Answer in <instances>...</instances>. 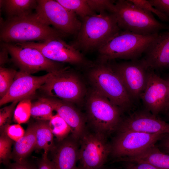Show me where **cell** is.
Masks as SVG:
<instances>
[{"instance_id":"6da1fadb","label":"cell","mask_w":169,"mask_h":169,"mask_svg":"<svg viewBox=\"0 0 169 169\" xmlns=\"http://www.w3.org/2000/svg\"><path fill=\"white\" fill-rule=\"evenodd\" d=\"M1 40L3 43H17L33 40H46L63 38L68 35L51 27L35 13L19 18L7 19L2 22Z\"/></svg>"},{"instance_id":"7a4b0ae2","label":"cell","mask_w":169,"mask_h":169,"mask_svg":"<svg viewBox=\"0 0 169 169\" xmlns=\"http://www.w3.org/2000/svg\"><path fill=\"white\" fill-rule=\"evenodd\" d=\"M120 31L114 13H96L82 19L76 37L70 44L79 51L98 50Z\"/></svg>"},{"instance_id":"3957f363","label":"cell","mask_w":169,"mask_h":169,"mask_svg":"<svg viewBox=\"0 0 169 169\" xmlns=\"http://www.w3.org/2000/svg\"><path fill=\"white\" fill-rule=\"evenodd\" d=\"M158 33L141 35L120 31L98 49L103 63L116 58L137 60Z\"/></svg>"},{"instance_id":"277c9868","label":"cell","mask_w":169,"mask_h":169,"mask_svg":"<svg viewBox=\"0 0 169 169\" xmlns=\"http://www.w3.org/2000/svg\"><path fill=\"white\" fill-rule=\"evenodd\" d=\"M114 13L121 29L147 35L169 29V27L157 20L152 13L137 6L130 0L115 1Z\"/></svg>"},{"instance_id":"5b68a950","label":"cell","mask_w":169,"mask_h":169,"mask_svg":"<svg viewBox=\"0 0 169 169\" xmlns=\"http://www.w3.org/2000/svg\"><path fill=\"white\" fill-rule=\"evenodd\" d=\"M86 110L95 132L107 137L116 131L121 120L122 110L95 89L87 99Z\"/></svg>"},{"instance_id":"8992f818","label":"cell","mask_w":169,"mask_h":169,"mask_svg":"<svg viewBox=\"0 0 169 169\" xmlns=\"http://www.w3.org/2000/svg\"><path fill=\"white\" fill-rule=\"evenodd\" d=\"M89 77L94 89L113 104L122 110L132 108L133 101L112 65L104 63L96 66L90 71Z\"/></svg>"},{"instance_id":"52a82bcc","label":"cell","mask_w":169,"mask_h":169,"mask_svg":"<svg viewBox=\"0 0 169 169\" xmlns=\"http://www.w3.org/2000/svg\"><path fill=\"white\" fill-rule=\"evenodd\" d=\"M40 89L51 96L73 103L80 101L84 93L78 77L67 68H61L51 72Z\"/></svg>"},{"instance_id":"ba28073f","label":"cell","mask_w":169,"mask_h":169,"mask_svg":"<svg viewBox=\"0 0 169 169\" xmlns=\"http://www.w3.org/2000/svg\"><path fill=\"white\" fill-rule=\"evenodd\" d=\"M36 14L48 25L68 35L76 34L81 22L56 0H38Z\"/></svg>"},{"instance_id":"9c48e42d","label":"cell","mask_w":169,"mask_h":169,"mask_svg":"<svg viewBox=\"0 0 169 169\" xmlns=\"http://www.w3.org/2000/svg\"><path fill=\"white\" fill-rule=\"evenodd\" d=\"M110 144L111 155L116 160L138 155L155 145L166 134L133 131H117Z\"/></svg>"},{"instance_id":"30bf717a","label":"cell","mask_w":169,"mask_h":169,"mask_svg":"<svg viewBox=\"0 0 169 169\" xmlns=\"http://www.w3.org/2000/svg\"><path fill=\"white\" fill-rule=\"evenodd\" d=\"M1 46L7 50L20 71L31 74L42 70L52 72L62 68L57 62L47 59L35 48L3 42Z\"/></svg>"},{"instance_id":"8fae6325","label":"cell","mask_w":169,"mask_h":169,"mask_svg":"<svg viewBox=\"0 0 169 169\" xmlns=\"http://www.w3.org/2000/svg\"><path fill=\"white\" fill-rule=\"evenodd\" d=\"M80 139L78 160L85 169H101L111 152L106 137L100 133L84 132Z\"/></svg>"},{"instance_id":"7c38bea8","label":"cell","mask_w":169,"mask_h":169,"mask_svg":"<svg viewBox=\"0 0 169 169\" xmlns=\"http://www.w3.org/2000/svg\"><path fill=\"white\" fill-rule=\"evenodd\" d=\"M16 44L36 49L45 57L55 62L77 64H86L87 63L79 51L66 43L62 38L49 39L42 42H28Z\"/></svg>"},{"instance_id":"4fadbf2b","label":"cell","mask_w":169,"mask_h":169,"mask_svg":"<svg viewBox=\"0 0 169 169\" xmlns=\"http://www.w3.org/2000/svg\"><path fill=\"white\" fill-rule=\"evenodd\" d=\"M112 65L133 102L141 99L146 85L148 70L141 60Z\"/></svg>"},{"instance_id":"5bb4252c","label":"cell","mask_w":169,"mask_h":169,"mask_svg":"<svg viewBox=\"0 0 169 169\" xmlns=\"http://www.w3.org/2000/svg\"><path fill=\"white\" fill-rule=\"evenodd\" d=\"M117 131L169 134V123L147 110L135 112L121 120Z\"/></svg>"},{"instance_id":"9a60e30c","label":"cell","mask_w":169,"mask_h":169,"mask_svg":"<svg viewBox=\"0 0 169 169\" xmlns=\"http://www.w3.org/2000/svg\"><path fill=\"white\" fill-rule=\"evenodd\" d=\"M168 93L166 79L148 70L146 85L141 98L146 110L156 116L165 111Z\"/></svg>"},{"instance_id":"2e32d148","label":"cell","mask_w":169,"mask_h":169,"mask_svg":"<svg viewBox=\"0 0 169 169\" xmlns=\"http://www.w3.org/2000/svg\"><path fill=\"white\" fill-rule=\"evenodd\" d=\"M51 72L35 76L21 71L17 72L13 82L6 95L0 99V105L25 98H31L36 90L47 80Z\"/></svg>"},{"instance_id":"e0dca14e","label":"cell","mask_w":169,"mask_h":169,"mask_svg":"<svg viewBox=\"0 0 169 169\" xmlns=\"http://www.w3.org/2000/svg\"><path fill=\"white\" fill-rule=\"evenodd\" d=\"M144 54L141 60L147 69L169 67V29L159 33Z\"/></svg>"},{"instance_id":"ac0fdd59","label":"cell","mask_w":169,"mask_h":169,"mask_svg":"<svg viewBox=\"0 0 169 169\" xmlns=\"http://www.w3.org/2000/svg\"><path fill=\"white\" fill-rule=\"evenodd\" d=\"M55 110L70 128L71 137L80 139L85 132L84 118L79 111L66 101L54 98H46Z\"/></svg>"},{"instance_id":"d6986e66","label":"cell","mask_w":169,"mask_h":169,"mask_svg":"<svg viewBox=\"0 0 169 169\" xmlns=\"http://www.w3.org/2000/svg\"><path fill=\"white\" fill-rule=\"evenodd\" d=\"M77 140L67 137L55 146L51 161L54 169H75L78 160L79 150Z\"/></svg>"},{"instance_id":"ffe728a7","label":"cell","mask_w":169,"mask_h":169,"mask_svg":"<svg viewBox=\"0 0 169 169\" xmlns=\"http://www.w3.org/2000/svg\"><path fill=\"white\" fill-rule=\"evenodd\" d=\"M115 161L144 162L159 169H169V154L161 151L155 145L138 155L118 159Z\"/></svg>"},{"instance_id":"44dd1931","label":"cell","mask_w":169,"mask_h":169,"mask_svg":"<svg viewBox=\"0 0 169 169\" xmlns=\"http://www.w3.org/2000/svg\"><path fill=\"white\" fill-rule=\"evenodd\" d=\"M35 123L28 127L23 136L15 142L12 152V159L15 162L23 163L31 152L35 149L36 143Z\"/></svg>"},{"instance_id":"7402d4cb","label":"cell","mask_w":169,"mask_h":169,"mask_svg":"<svg viewBox=\"0 0 169 169\" xmlns=\"http://www.w3.org/2000/svg\"><path fill=\"white\" fill-rule=\"evenodd\" d=\"M36 0H0L7 19L27 16L33 14L32 11L37 6Z\"/></svg>"},{"instance_id":"603a6c76","label":"cell","mask_w":169,"mask_h":169,"mask_svg":"<svg viewBox=\"0 0 169 169\" xmlns=\"http://www.w3.org/2000/svg\"><path fill=\"white\" fill-rule=\"evenodd\" d=\"M36 143L35 149L43 150V155L48 156L54 148V135L49 124V121L39 120L35 122Z\"/></svg>"},{"instance_id":"cb8c5ba5","label":"cell","mask_w":169,"mask_h":169,"mask_svg":"<svg viewBox=\"0 0 169 169\" xmlns=\"http://www.w3.org/2000/svg\"><path fill=\"white\" fill-rule=\"evenodd\" d=\"M54 110L46 98H41L32 103L31 116L39 120L49 121Z\"/></svg>"},{"instance_id":"d4e9b609","label":"cell","mask_w":169,"mask_h":169,"mask_svg":"<svg viewBox=\"0 0 169 169\" xmlns=\"http://www.w3.org/2000/svg\"><path fill=\"white\" fill-rule=\"evenodd\" d=\"M61 5L79 16L82 19L96 13L90 8L86 0H57Z\"/></svg>"},{"instance_id":"484cf974","label":"cell","mask_w":169,"mask_h":169,"mask_svg":"<svg viewBox=\"0 0 169 169\" xmlns=\"http://www.w3.org/2000/svg\"><path fill=\"white\" fill-rule=\"evenodd\" d=\"M51 130L58 142L66 138L71 132L70 127L58 114L53 115L49 121Z\"/></svg>"},{"instance_id":"4316f807","label":"cell","mask_w":169,"mask_h":169,"mask_svg":"<svg viewBox=\"0 0 169 169\" xmlns=\"http://www.w3.org/2000/svg\"><path fill=\"white\" fill-rule=\"evenodd\" d=\"M31 98L24 99L20 100L15 109L13 120L18 124L24 123L29 120L31 116L32 103Z\"/></svg>"},{"instance_id":"83f0119b","label":"cell","mask_w":169,"mask_h":169,"mask_svg":"<svg viewBox=\"0 0 169 169\" xmlns=\"http://www.w3.org/2000/svg\"><path fill=\"white\" fill-rule=\"evenodd\" d=\"M17 72L12 69L0 68V96L3 98L12 84Z\"/></svg>"},{"instance_id":"f1b7e54d","label":"cell","mask_w":169,"mask_h":169,"mask_svg":"<svg viewBox=\"0 0 169 169\" xmlns=\"http://www.w3.org/2000/svg\"><path fill=\"white\" fill-rule=\"evenodd\" d=\"M13 141L3 131H0V163L8 165L12 159V146Z\"/></svg>"},{"instance_id":"f546056e","label":"cell","mask_w":169,"mask_h":169,"mask_svg":"<svg viewBox=\"0 0 169 169\" xmlns=\"http://www.w3.org/2000/svg\"><path fill=\"white\" fill-rule=\"evenodd\" d=\"M91 9L99 13L108 12L114 13L115 11V1L111 0H86Z\"/></svg>"},{"instance_id":"4dcf8cb0","label":"cell","mask_w":169,"mask_h":169,"mask_svg":"<svg viewBox=\"0 0 169 169\" xmlns=\"http://www.w3.org/2000/svg\"><path fill=\"white\" fill-rule=\"evenodd\" d=\"M19 101H14L9 105L0 109V129L10 125L13 116L14 115L15 106L17 103Z\"/></svg>"},{"instance_id":"1f68e13d","label":"cell","mask_w":169,"mask_h":169,"mask_svg":"<svg viewBox=\"0 0 169 169\" xmlns=\"http://www.w3.org/2000/svg\"><path fill=\"white\" fill-rule=\"evenodd\" d=\"M133 3L148 12L154 13L161 20L169 22V17L152 6L147 0H130Z\"/></svg>"},{"instance_id":"d6a6232c","label":"cell","mask_w":169,"mask_h":169,"mask_svg":"<svg viewBox=\"0 0 169 169\" xmlns=\"http://www.w3.org/2000/svg\"><path fill=\"white\" fill-rule=\"evenodd\" d=\"M0 131L4 132L12 140L17 142L24 135L25 131L18 124L9 125L2 129Z\"/></svg>"},{"instance_id":"836d02e7","label":"cell","mask_w":169,"mask_h":169,"mask_svg":"<svg viewBox=\"0 0 169 169\" xmlns=\"http://www.w3.org/2000/svg\"><path fill=\"white\" fill-rule=\"evenodd\" d=\"M125 169H159L149 163L144 162H124Z\"/></svg>"},{"instance_id":"e575fe53","label":"cell","mask_w":169,"mask_h":169,"mask_svg":"<svg viewBox=\"0 0 169 169\" xmlns=\"http://www.w3.org/2000/svg\"><path fill=\"white\" fill-rule=\"evenodd\" d=\"M151 4L169 17V0H148Z\"/></svg>"},{"instance_id":"d590c367","label":"cell","mask_w":169,"mask_h":169,"mask_svg":"<svg viewBox=\"0 0 169 169\" xmlns=\"http://www.w3.org/2000/svg\"><path fill=\"white\" fill-rule=\"evenodd\" d=\"M38 169H54L53 163L48 156L43 155L38 163Z\"/></svg>"},{"instance_id":"8d00e7d4","label":"cell","mask_w":169,"mask_h":169,"mask_svg":"<svg viewBox=\"0 0 169 169\" xmlns=\"http://www.w3.org/2000/svg\"><path fill=\"white\" fill-rule=\"evenodd\" d=\"M8 169H35L26 161L23 163L14 162L8 165Z\"/></svg>"},{"instance_id":"74e56055","label":"cell","mask_w":169,"mask_h":169,"mask_svg":"<svg viewBox=\"0 0 169 169\" xmlns=\"http://www.w3.org/2000/svg\"><path fill=\"white\" fill-rule=\"evenodd\" d=\"M2 50L0 52V65L5 63L7 60L8 54L7 50L4 47L1 46Z\"/></svg>"},{"instance_id":"f35d334b","label":"cell","mask_w":169,"mask_h":169,"mask_svg":"<svg viewBox=\"0 0 169 169\" xmlns=\"http://www.w3.org/2000/svg\"><path fill=\"white\" fill-rule=\"evenodd\" d=\"M162 139L161 143L162 147H169V134L166 135Z\"/></svg>"},{"instance_id":"ab89813d","label":"cell","mask_w":169,"mask_h":169,"mask_svg":"<svg viewBox=\"0 0 169 169\" xmlns=\"http://www.w3.org/2000/svg\"><path fill=\"white\" fill-rule=\"evenodd\" d=\"M168 83V93L167 97L165 111L169 110V77L166 79Z\"/></svg>"},{"instance_id":"60d3db41","label":"cell","mask_w":169,"mask_h":169,"mask_svg":"<svg viewBox=\"0 0 169 169\" xmlns=\"http://www.w3.org/2000/svg\"><path fill=\"white\" fill-rule=\"evenodd\" d=\"M164 150H165L166 153L169 154V147H163Z\"/></svg>"},{"instance_id":"b9f144b4","label":"cell","mask_w":169,"mask_h":169,"mask_svg":"<svg viewBox=\"0 0 169 169\" xmlns=\"http://www.w3.org/2000/svg\"><path fill=\"white\" fill-rule=\"evenodd\" d=\"M75 169H84L82 166H81L80 165H79L78 166H76Z\"/></svg>"},{"instance_id":"7bdbcfd3","label":"cell","mask_w":169,"mask_h":169,"mask_svg":"<svg viewBox=\"0 0 169 169\" xmlns=\"http://www.w3.org/2000/svg\"><path fill=\"white\" fill-rule=\"evenodd\" d=\"M168 115L169 117V110L168 111Z\"/></svg>"},{"instance_id":"ee69618b","label":"cell","mask_w":169,"mask_h":169,"mask_svg":"<svg viewBox=\"0 0 169 169\" xmlns=\"http://www.w3.org/2000/svg\"></svg>"}]
</instances>
